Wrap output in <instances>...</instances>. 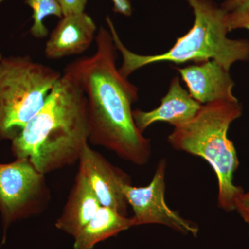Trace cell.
<instances>
[{
  "label": "cell",
  "instance_id": "2e32d148",
  "mask_svg": "<svg viewBox=\"0 0 249 249\" xmlns=\"http://www.w3.org/2000/svg\"><path fill=\"white\" fill-rule=\"evenodd\" d=\"M61 7L63 16L84 12L88 0H57Z\"/></svg>",
  "mask_w": 249,
  "mask_h": 249
},
{
  "label": "cell",
  "instance_id": "d6986e66",
  "mask_svg": "<svg viewBox=\"0 0 249 249\" xmlns=\"http://www.w3.org/2000/svg\"><path fill=\"white\" fill-rule=\"evenodd\" d=\"M247 1L248 0H225L220 7L227 12H230Z\"/></svg>",
  "mask_w": 249,
  "mask_h": 249
},
{
  "label": "cell",
  "instance_id": "ffe728a7",
  "mask_svg": "<svg viewBox=\"0 0 249 249\" xmlns=\"http://www.w3.org/2000/svg\"><path fill=\"white\" fill-rule=\"evenodd\" d=\"M3 57H2V55H1V54L0 53V60H1V59H2Z\"/></svg>",
  "mask_w": 249,
  "mask_h": 249
},
{
  "label": "cell",
  "instance_id": "5bb4252c",
  "mask_svg": "<svg viewBox=\"0 0 249 249\" xmlns=\"http://www.w3.org/2000/svg\"><path fill=\"white\" fill-rule=\"evenodd\" d=\"M25 4L33 10L34 24L30 29L31 35L36 39H43L49 35V31L44 24L47 16L63 18L61 7L57 0H26Z\"/></svg>",
  "mask_w": 249,
  "mask_h": 249
},
{
  "label": "cell",
  "instance_id": "9a60e30c",
  "mask_svg": "<svg viewBox=\"0 0 249 249\" xmlns=\"http://www.w3.org/2000/svg\"><path fill=\"white\" fill-rule=\"evenodd\" d=\"M225 23L229 32L238 29L249 31V0L230 12H227Z\"/></svg>",
  "mask_w": 249,
  "mask_h": 249
},
{
  "label": "cell",
  "instance_id": "30bf717a",
  "mask_svg": "<svg viewBox=\"0 0 249 249\" xmlns=\"http://www.w3.org/2000/svg\"><path fill=\"white\" fill-rule=\"evenodd\" d=\"M96 29L92 18L85 12L63 16L46 42V56L58 60L84 53L96 38Z\"/></svg>",
  "mask_w": 249,
  "mask_h": 249
},
{
  "label": "cell",
  "instance_id": "7c38bea8",
  "mask_svg": "<svg viewBox=\"0 0 249 249\" xmlns=\"http://www.w3.org/2000/svg\"><path fill=\"white\" fill-rule=\"evenodd\" d=\"M101 206L84 173L78 169L66 204L55 222V227L74 237Z\"/></svg>",
  "mask_w": 249,
  "mask_h": 249
},
{
  "label": "cell",
  "instance_id": "8992f818",
  "mask_svg": "<svg viewBox=\"0 0 249 249\" xmlns=\"http://www.w3.org/2000/svg\"><path fill=\"white\" fill-rule=\"evenodd\" d=\"M50 199L45 175L37 171L29 160L16 159L11 163H0L2 245L11 224L40 214Z\"/></svg>",
  "mask_w": 249,
  "mask_h": 249
},
{
  "label": "cell",
  "instance_id": "e0dca14e",
  "mask_svg": "<svg viewBox=\"0 0 249 249\" xmlns=\"http://www.w3.org/2000/svg\"><path fill=\"white\" fill-rule=\"evenodd\" d=\"M235 211H237L244 222L248 224L249 229V189L244 191L235 199Z\"/></svg>",
  "mask_w": 249,
  "mask_h": 249
},
{
  "label": "cell",
  "instance_id": "3957f363",
  "mask_svg": "<svg viewBox=\"0 0 249 249\" xmlns=\"http://www.w3.org/2000/svg\"><path fill=\"white\" fill-rule=\"evenodd\" d=\"M187 1L195 16L193 27L186 35L177 39L170 50L159 55H139L129 51L121 40L111 18H106L114 45L123 56L122 65L119 69L123 76L127 78L139 69L157 62H170L178 65L214 60L229 71L235 62L249 60V41L231 40L227 37V11L219 7L213 0Z\"/></svg>",
  "mask_w": 249,
  "mask_h": 249
},
{
  "label": "cell",
  "instance_id": "52a82bcc",
  "mask_svg": "<svg viewBox=\"0 0 249 249\" xmlns=\"http://www.w3.org/2000/svg\"><path fill=\"white\" fill-rule=\"evenodd\" d=\"M167 163L160 160L152 181L146 186L136 187L132 183L123 186L127 204L132 207L133 227L144 224H160L186 235H197L199 228L173 211L165 200V173Z\"/></svg>",
  "mask_w": 249,
  "mask_h": 249
},
{
  "label": "cell",
  "instance_id": "9c48e42d",
  "mask_svg": "<svg viewBox=\"0 0 249 249\" xmlns=\"http://www.w3.org/2000/svg\"><path fill=\"white\" fill-rule=\"evenodd\" d=\"M192 97L201 104L217 101L235 102L232 93L235 83L227 71L214 60L178 68Z\"/></svg>",
  "mask_w": 249,
  "mask_h": 249
},
{
  "label": "cell",
  "instance_id": "8fae6325",
  "mask_svg": "<svg viewBox=\"0 0 249 249\" xmlns=\"http://www.w3.org/2000/svg\"><path fill=\"white\" fill-rule=\"evenodd\" d=\"M203 105L196 101L180 83L178 76L174 77L169 90L158 107L149 111L139 109L132 110V116L137 128L142 133L152 124L163 122L181 125L191 120Z\"/></svg>",
  "mask_w": 249,
  "mask_h": 249
},
{
  "label": "cell",
  "instance_id": "7a4b0ae2",
  "mask_svg": "<svg viewBox=\"0 0 249 249\" xmlns=\"http://www.w3.org/2000/svg\"><path fill=\"white\" fill-rule=\"evenodd\" d=\"M89 135L85 93L63 72L43 107L11 141V152L47 175L79 161Z\"/></svg>",
  "mask_w": 249,
  "mask_h": 249
},
{
  "label": "cell",
  "instance_id": "5b68a950",
  "mask_svg": "<svg viewBox=\"0 0 249 249\" xmlns=\"http://www.w3.org/2000/svg\"><path fill=\"white\" fill-rule=\"evenodd\" d=\"M61 76L29 55L0 60V141L18 135L43 107Z\"/></svg>",
  "mask_w": 249,
  "mask_h": 249
},
{
  "label": "cell",
  "instance_id": "277c9868",
  "mask_svg": "<svg viewBox=\"0 0 249 249\" xmlns=\"http://www.w3.org/2000/svg\"><path fill=\"white\" fill-rule=\"evenodd\" d=\"M242 113L238 101L207 103L191 120L175 127L168 137L175 150L201 157L211 165L217 178V206L225 212L235 211V199L245 191L234 184L240 161L233 142L228 137L231 124Z\"/></svg>",
  "mask_w": 249,
  "mask_h": 249
},
{
  "label": "cell",
  "instance_id": "4fadbf2b",
  "mask_svg": "<svg viewBox=\"0 0 249 249\" xmlns=\"http://www.w3.org/2000/svg\"><path fill=\"white\" fill-rule=\"evenodd\" d=\"M133 227L132 218L101 206L73 238V249H92L99 242Z\"/></svg>",
  "mask_w": 249,
  "mask_h": 249
},
{
  "label": "cell",
  "instance_id": "6da1fadb",
  "mask_svg": "<svg viewBox=\"0 0 249 249\" xmlns=\"http://www.w3.org/2000/svg\"><path fill=\"white\" fill-rule=\"evenodd\" d=\"M95 40L94 54L76 59L64 69L85 93L89 142L125 161L145 165L151 157V142L137 128L132 116L138 88L116 67L117 49L111 33L101 27Z\"/></svg>",
  "mask_w": 249,
  "mask_h": 249
},
{
  "label": "cell",
  "instance_id": "ba28073f",
  "mask_svg": "<svg viewBox=\"0 0 249 249\" xmlns=\"http://www.w3.org/2000/svg\"><path fill=\"white\" fill-rule=\"evenodd\" d=\"M78 162V169L84 173L101 206L127 216L128 204L123 186L132 183L130 177L93 150L89 143L85 145Z\"/></svg>",
  "mask_w": 249,
  "mask_h": 249
},
{
  "label": "cell",
  "instance_id": "ac0fdd59",
  "mask_svg": "<svg viewBox=\"0 0 249 249\" xmlns=\"http://www.w3.org/2000/svg\"><path fill=\"white\" fill-rule=\"evenodd\" d=\"M114 3L113 11L124 16L129 17L132 14V4L129 0H112Z\"/></svg>",
  "mask_w": 249,
  "mask_h": 249
}]
</instances>
